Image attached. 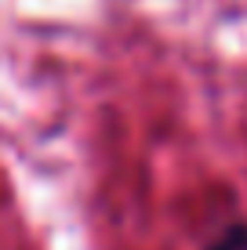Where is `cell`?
<instances>
[{"label": "cell", "mask_w": 247, "mask_h": 250, "mask_svg": "<svg viewBox=\"0 0 247 250\" xmlns=\"http://www.w3.org/2000/svg\"><path fill=\"white\" fill-rule=\"evenodd\" d=\"M203 250H247V225H233Z\"/></svg>", "instance_id": "cell-1"}]
</instances>
